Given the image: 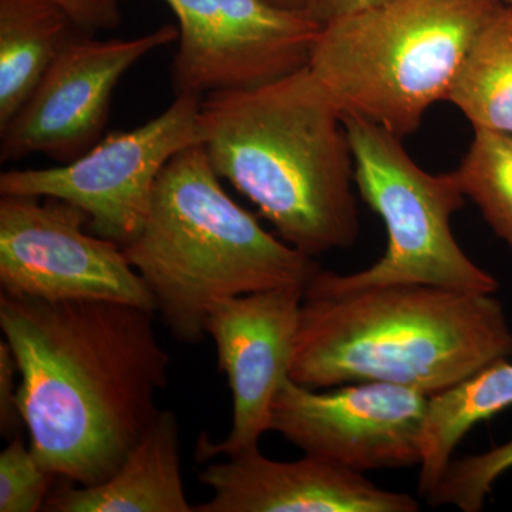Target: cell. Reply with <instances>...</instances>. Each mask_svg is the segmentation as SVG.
<instances>
[{
  "label": "cell",
  "mask_w": 512,
  "mask_h": 512,
  "mask_svg": "<svg viewBox=\"0 0 512 512\" xmlns=\"http://www.w3.org/2000/svg\"><path fill=\"white\" fill-rule=\"evenodd\" d=\"M454 175L463 194L512 248V134L476 128Z\"/></svg>",
  "instance_id": "18"
},
{
  "label": "cell",
  "mask_w": 512,
  "mask_h": 512,
  "mask_svg": "<svg viewBox=\"0 0 512 512\" xmlns=\"http://www.w3.org/2000/svg\"><path fill=\"white\" fill-rule=\"evenodd\" d=\"M156 312L103 299L0 292V329L18 362V406L33 456L60 480L97 485L160 409L170 355Z\"/></svg>",
  "instance_id": "1"
},
{
  "label": "cell",
  "mask_w": 512,
  "mask_h": 512,
  "mask_svg": "<svg viewBox=\"0 0 512 512\" xmlns=\"http://www.w3.org/2000/svg\"><path fill=\"white\" fill-rule=\"evenodd\" d=\"M59 198L0 195V285L16 296L103 299L157 312L153 293L116 242Z\"/></svg>",
  "instance_id": "8"
},
{
  "label": "cell",
  "mask_w": 512,
  "mask_h": 512,
  "mask_svg": "<svg viewBox=\"0 0 512 512\" xmlns=\"http://www.w3.org/2000/svg\"><path fill=\"white\" fill-rule=\"evenodd\" d=\"M429 399L399 384L360 382L318 392L289 379L272 406L271 431L308 456L356 473L416 466Z\"/></svg>",
  "instance_id": "10"
},
{
  "label": "cell",
  "mask_w": 512,
  "mask_h": 512,
  "mask_svg": "<svg viewBox=\"0 0 512 512\" xmlns=\"http://www.w3.org/2000/svg\"><path fill=\"white\" fill-rule=\"evenodd\" d=\"M265 2L289 12L309 13L313 0H265Z\"/></svg>",
  "instance_id": "24"
},
{
  "label": "cell",
  "mask_w": 512,
  "mask_h": 512,
  "mask_svg": "<svg viewBox=\"0 0 512 512\" xmlns=\"http://www.w3.org/2000/svg\"><path fill=\"white\" fill-rule=\"evenodd\" d=\"M503 0H387L326 23L309 70L342 114L403 138L446 100L458 67Z\"/></svg>",
  "instance_id": "5"
},
{
  "label": "cell",
  "mask_w": 512,
  "mask_h": 512,
  "mask_svg": "<svg viewBox=\"0 0 512 512\" xmlns=\"http://www.w3.org/2000/svg\"><path fill=\"white\" fill-rule=\"evenodd\" d=\"M214 497L194 512H417L410 494L383 490L362 473L322 458L275 461L256 450L198 473Z\"/></svg>",
  "instance_id": "13"
},
{
  "label": "cell",
  "mask_w": 512,
  "mask_h": 512,
  "mask_svg": "<svg viewBox=\"0 0 512 512\" xmlns=\"http://www.w3.org/2000/svg\"><path fill=\"white\" fill-rule=\"evenodd\" d=\"M362 200L382 218L387 248L363 271L339 275L323 271L305 295L333 296L394 285H427L457 291H498V281L474 264L458 245L451 217L466 195L454 173L434 175L414 163L402 138L373 121L343 114Z\"/></svg>",
  "instance_id": "6"
},
{
  "label": "cell",
  "mask_w": 512,
  "mask_h": 512,
  "mask_svg": "<svg viewBox=\"0 0 512 512\" xmlns=\"http://www.w3.org/2000/svg\"><path fill=\"white\" fill-rule=\"evenodd\" d=\"M512 468V440L476 456L451 460L443 477L427 495L431 507L451 505L463 512L483 510L495 481Z\"/></svg>",
  "instance_id": "19"
},
{
  "label": "cell",
  "mask_w": 512,
  "mask_h": 512,
  "mask_svg": "<svg viewBox=\"0 0 512 512\" xmlns=\"http://www.w3.org/2000/svg\"><path fill=\"white\" fill-rule=\"evenodd\" d=\"M79 35L83 32L47 0H0V130Z\"/></svg>",
  "instance_id": "15"
},
{
  "label": "cell",
  "mask_w": 512,
  "mask_h": 512,
  "mask_svg": "<svg viewBox=\"0 0 512 512\" xmlns=\"http://www.w3.org/2000/svg\"><path fill=\"white\" fill-rule=\"evenodd\" d=\"M43 511L194 512L181 476L177 416L160 410L106 481L89 487L63 481L52 490Z\"/></svg>",
  "instance_id": "14"
},
{
  "label": "cell",
  "mask_w": 512,
  "mask_h": 512,
  "mask_svg": "<svg viewBox=\"0 0 512 512\" xmlns=\"http://www.w3.org/2000/svg\"><path fill=\"white\" fill-rule=\"evenodd\" d=\"M201 103V97L175 96L160 116L104 134L70 163L5 171L0 195L70 202L89 215L90 232L126 247L146 222L165 165L185 148L202 144Z\"/></svg>",
  "instance_id": "7"
},
{
  "label": "cell",
  "mask_w": 512,
  "mask_h": 512,
  "mask_svg": "<svg viewBox=\"0 0 512 512\" xmlns=\"http://www.w3.org/2000/svg\"><path fill=\"white\" fill-rule=\"evenodd\" d=\"M503 2L505 3V5L512 6V0H503Z\"/></svg>",
  "instance_id": "25"
},
{
  "label": "cell",
  "mask_w": 512,
  "mask_h": 512,
  "mask_svg": "<svg viewBox=\"0 0 512 512\" xmlns=\"http://www.w3.org/2000/svg\"><path fill=\"white\" fill-rule=\"evenodd\" d=\"M384 2L387 0H313L308 15L323 26L353 13L375 8Z\"/></svg>",
  "instance_id": "23"
},
{
  "label": "cell",
  "mask_w": 512,
  "mask_h": 512,
  "mask_svg": "<svg viewBox=\"0 0 512 512\" xmlns=\"http://www.w3.org/2000/svg\"><path fill=\"white\" fill-rule=\"evenodd\" d=\"M18 362L8 342H0V431L8 440L18 436L23 424L18 406Z\"/></svg>",
  "instance_id": "22"
},
{
  "label": "cell",
  "mask_w": 512,
  "mask_h": 512,
  "mask_svg": "<svg viewBox=\"0 0 512 512\" xmlns=\"http://www.w3.org/2000/svg\"><path fill=\"white\" fill-rule=\"evenodd\" d=\"M303 286L232 296L212 303L205 332L217 346L218 366L232 393L231 431L225 440H198V463L259 448L271 431L272 406L291 372Z\"/></svg>",
  "instance_id": "12"
},
{
  "label": "cell",
  "mask_w": 512,
  "mask_h": 512,
  "mask_svg": "<svg viewBox=\"0 0 512 512\" xmlns=\"http://www.w3.org/2000/svg\"><path fill=\"white\" fill-rule=\"evenodd\" d=\"M471 126L512 134V6L478 33L446 96Z\"/></svg>",
  "instance_id": "17"
},
{
  "label": "cell",
  "mask_w": 512,
  "mask_h": 512,
  "mask_svg": "<svg viewBox=\"0 0 512 512\" xmlns=\"http://www.w3.org/2000/svg\"><path fill=\"white\" fill-rule=\"evenodd\" d=\"M511 356V326L493 295L379 286L303 295L289 377L313 390L383 382L434 396Z\"/></svg>",
  "instance_id": "3"
},
{
  "label": "cell",
  "mask_w": 512,
  "mask_h": 512,
  "mask_svg": "<svg viewBox=\"0 0 512 512\" xmlns=\"http://www.w3.org/2000/svg\"><path fill=\"white\" fill-rule=\"evenodd\" d=\"M512 407V363L497 360L476 375L429 399L423 434L419 494L439 484L453 453L468 431Z\"/></svg>",
  "instance_id": "16"
},
{
  "label": "cell",
  "mask_w": 512,
  "mask_h": 512,
  "mask_svg": "<svg viewBox=\"0 0 512 512\" xmlns=\"http://www.w3.org/2000/svg\"><path fill=\"white\" fill-rule=\"evenodd\" d=\"M202 146L221 180L286 244L316 256L359 237L355 163L343 114L309 67L201 103Z\"/></svg>",
  "instance_id": "2"
},
{
  "label": "cell",
  "mask_w": 512,
  "mask_h": 512,
  "mask_svg": "<svg viewBox=\"0 0 512 512\" xmlns=\"http://www.w3.org/2000/svg\"><path fill=\"white\" fill-rule=\"evenodd\" d=\"M202 144L165 165L143 228L123 247L144 279L174 339L207 335L208 308L220 299L303 286L318 274L315 258L269 234L232 200Z\"/></svg>",
  "instance_id": "4"
},
{
  "label": "cell",
  "mask_w": 512,
  "mask_h": 512,
  "mask_svg": "<svg viewBox=\"0 0 512 512\" xmlns=\"http://www.w3.org/2000/svg\"><path fill=\"white\" fill-rule=\"evenodd\" d=\"M56 478L19 433L0 454V512L43 511Z\"/></svg>",
  "instance_id": "20"
},
{
  "label": "cell",
  "mask_w": 512,
  "mask_h": 512,
  "mask_svg": "<svg viewBox=\"0 0 512 512\" xmlns=\"http://www.w3.org/2000/svg\"><path fill=\"white\" fill-rule=\"evenodd\" d=\"M177 39L173 25L130 39L77 36L0 130V161L12 163L39 154L66 164L83 156L106 134L114 90L124 74Z\"/></svg>",
  "instance_id": "11"
},
{
  "label": "cell",
  "mask_w": 512,
  "mask_h": 512,
  "mask_svg": "<svg viewBox=\"0 0 512 512\" xmlns=\"http://www.w3.org/2000/svg\"><path fill=\"white\" fill-rule=\"evenodd\" d=\"M178 22L175 96L255 89L308 67L323 26L265 0H164Z\"/></svg>",
  "instance_id": "9"
},
{
  "label": "cell",
  "mask_w": 512,
  "mask_h": 512,
  "mask_svg": "<svg viewBox=\"0 0 512 512\" xmlns=\"http://www.w3.org/2000/svg\"><path fill=\"white\" fill-rule=\"evenodd\" d=\"M62 10L80 32L96 36L113 32L123 23V9L130 0H47Z\"/></svg>",
  "instance_id": "21"
}]
</instances>
